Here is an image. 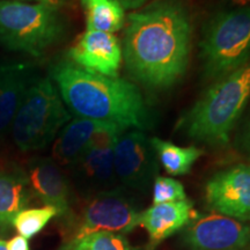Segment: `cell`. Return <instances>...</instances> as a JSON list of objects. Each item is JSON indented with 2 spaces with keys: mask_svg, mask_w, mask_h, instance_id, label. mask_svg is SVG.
I'll list each match as a JSON object with an SVG mask.
<instances>
[{
  "mask_svg": "<svg viewBox=\"0 0 250 250\" xmlns=\"http://www.w3.org/2000/svg\"><path fill=\"white\" fill-rule=\"evenodd\" d=\"M123 58L129 73L149 88L182 79L191 54L192 22L183 0H154L127 15Z\"/></svg>",
  "mask_w": 250,
  "mask_h": 250,
  "instance_id": "cell-1",
  "label": "cell"
},
{
  "mask_svg": "<svg viewBox=\"0 0 250 250\" xmlns=\"http://www.w3.org/2000/svg\"><path fill=\"white\" fill-rule=\"evenodd\" d=\"M50 76L59 95L78 117L108 122L129 130H148L152 117L140 89L118 77L92 73L71 62H56Z\"/></svg>",
  "mask_w": 250,
  "mask_h": 250,
  "instance_id": "cell-2",
  "label": "cell"
},
{
  "mask_svg": "<svg viewBox=\"0 0 250 250\" xmlns=\"http://www.w3.org/2000/svg\"><path fill=\"white\" fill-rule=\"evenodd\" d=\"M249 99L250 62L214 81L181 117L180 129L196 142L226 145Z\"/></svg>",
  "mask_w": 250,
  "mask_h": 250,
  "instance_id": "cell-3",
  "label": "cell"
},
{
  "mask_svg": "<svg viewBox=\"0 0 250 250\" xmlns=\"http://www.w3.org/2000/svg\"><path fill=\"white\" fill-rule=\"evenodd\" d=\"M65 34L59 9L44 4L0 0V44L7 50L41 57Z\"/></svg>",
  "mask_w": 250,
  "mask_h": 250,
  "instance_id": "cell-4",
  "label": "cell"
},
{
  "mask_svg": "<svg viewBox=\"0 0 250 250\" xmlns=\"http://www.w3.org/2000/svg\"><path fill=\"white\" fill-rule=\"evenodd\" d=\"M203 72L219 80L250 62V7L221 11L208 21L201 44Z\"/></svg>",
  "mask_w": 250,
  "mask_h": 250,
  "instance_id": "cell-5",
  "label": "cell"
},
{
  "mask_svg": "<svg viewBox=\"0 0 250 250\" xmlns=\"http://www.w3.org/2000/svg\"><path fill=\"white\" fill-rule=\"evenodd\" d=\"M71 121V114L50 78L35 79L12 122V136L22 152L48 146Z\"/></svg>",
  "mask_w": 250,
  "mask_h": 250,
  "instance_id": "cell-6",
  "label": "cell"
},
{
  "mask_svg": "<svg viewBox=\"0 0 250 250\" xmlns=\"http://www.w3.org/2000/svg\"><path fill=\"white\" fill-rule=\"evenodd\" d=\"M140 211L127 190L117 187L93 195L81 213L70 246L94 233L125 234L139 226Z\"/></svg>",
  "mask_w": 250,
  "mask_h": 250,
  "instance_id": "cell-7",
  "label": "cell"
},
{
  "mask_svg": "<svg viewBox=\"0 0 250 250\" xmlns=\"http://www.w3.org/2000/svg\"><path fill=\"white\" fill-rule=\"evenodd\" d=\"M114 169L117 182L127 191L147 193L158 176V158L151 138L140 130L124 131L114 148Z\"/></svg>",
  "mask_w": 250,
  "mask_h": 250,
  "instance_id": "cell-8",
  "label": "cell"
},
{
  "mask_svg": "<svg viewBox=\"0 0 250 250\" xmlns=\"http://www.w3.org/2000/svg\"><path fill=\"white\" fill-rule=\"evenodd\" d=\"M182 240L190 250H241L250 246V226L219 213L198 214L184 227Z\"/></svg>",
  "mask_w": 250,
  "mask_h": 250,
  "instance_id": "cell-9",
  "label": "cell"
},
{
  "mask_svg": "<svg viewBox=\"0 0 250 250\" xmlns=\"http://www.w3.org/2000/svg\"><path fill=\"white\" fill-rule=\"evenodd\" d=\"M124 131L126 130L121 126L101 131L94 137L72 166L80 186L87 191L96 195L117 188L114 169V148L117 137Z\"/></svg>",
  "mask_w": 250,
  "mask_h": 250,
  "instance_id": "cell-10",
  "label": "cell"
},
{
  "mask_svg": "<svg viewBox=\"0 0 250 250\" xmlns=\"http://www.w3.org/2000/svg\"><path fill=\"white\" fill-rule=\"evenodd\" d=\"M208 208L219 214L250 220V166L236 165L218 171L205 186Z\"/></svg>",
  "mask_w": 250,
  "mask_h": 250,
  "instance_id": "cell-11",
  "label": "cell"
},
{
  "mask_svg": "<svg viewBox=\"0 0 250 250\" xmlns=\"http://www.w3.org/2000/svg\"><path fill=\"white\" fill-rule=\"evenodd\" d=\"M67 55L71 62L83 70L111 78L117 77L123 61L117 37L95 30H86Z\"/></svg>",
  "mask_w": 250,
  "mask_h": 250,
  "instance_id": "cell-12",
  "label": "cell"
},
{
  "mask_svg": "<svg viewBox=\"0 0 250 250\" xmlns=\"http://www.w3.org/2000/svg\"><path fill=\"white\" fill-rule=\"evenodd\" d=\"M27 179L31 193L44 205L57 208L58 215L70 210V187L54 159L35 158L28 165Z\"/></svg>",
  "mask_w": 250,
  "mask_h": 250,
  "instance_id": "cell-13",
  "label": "cell"
},
{
  "mask_svg": "<svg viewBox=\"0 0 250 250\" xmlns=\"http://www.w3.org/2000/svg\"><path fill=\"white\" fill-rule=\"evenodd\" d=\"M197 215L190 199L153 204L140 212L139 226L147 232L149 241L158 245L186 227Z\"/></svg>",
  "mask_w": 250,
  "mask_h": 250,
  "instance_id": "cell-14",
  "label": "cell"
},
{
  "mask_svg": "<svg viewBox=\"0 0 250 250\" xmlns=\"http://www.w3.org/2000/svg\"><path fill=\"white\" fill-rule=\"evenodd\" d=\"M34 80L30 65L24 62L0 65V132L12 124Z\"/></svg>",
  "mask_w": 250,
  "mask_h": 250,
  "instance_id": "cell-15",
  "label": "cell"
},
{
  "mask_svg": "<svg viewBox=\"0 0 250 250\" xmlns=\"http://www.w3.org/2000/svg\"><path fill=\"white\" fill-rule=\"evenodd\" d=\"M114 126L120 125L81 117L71 120L56 139L52 151L55 161L62 166H73L96 134Z\"/></svg>",
  "mask_w": 250,
  "mask_h": 250,
  "instance_id": "cell-16",
  "label": "cell"
},
{
  "mask_svg": "<svg viewBox=\"0 0 250 250\" xmlns=\"http://www.w3.org/2000/svg\"><path fill=\"white\" fill-rule=\"evenodd\" d=\"M31 190L21 170L0 171V228L13 226V220L30 203Z\"/></svg>",
  "mask_w": 250,
  "mask_h": 250,
  "instance_id": "cell-17",
  "label": "cell"
},
{
  "mask_svg": "<svg viewBox=\"0 0 250 250\" xmlns=\"http://www.w3.org/2000/svg\"><path fill=\"white\" fill-rule=\"evenodd\" d=\"M86 30L114 34L125 27V9L117 0H81Z\"/></svg>",
  "mask_w": 250,
  "mask_h": 250,
  "instance_id": "cell-18",
  "label": "cell"
},
{
  "mask_svg": "<svg viewBox=\"0 0 250 250\" xmlns=\"http://www.w3.org/2000/svg\"><path fill=\"white\" fill-rule=\"evenodd\" d=\"M151 144L166 173L171 176L189 174L195 162L204 154L203 149L195 146L181 147L174 143L156 137L151 138Z\"/></svg>",
  "mask_w": 250,
  "mask_h": 250,
  "instance_id": "cell-19",
  "label": "cell"
},
{
  "mask_svg": "<svg viewBox=\"0 0 250 250\" xmlns=\"http://www.w3.org/2000/svg\"><path fill=\"white\" fill-rule=\"evenodd\" d=\"M56 215H58V211L54 206L24 208L14 218L13 226L21 236L29 240L39 234Z\"/></svg>",
  "mask_w": 250,
  "mask_h": 250,
  "instance_id": "cell-20",
  "label": "cell"
},
{
  "mask_svg": "<svg viewBox=\"0 0 250 250\" xmlns=\"http://www.w3.org/2000/svg\"><path fill=\"white\" fill-rule=\"evenodd\" d=\"M67 250H131V247L123 234L100 232L68 246Z\"/></svg>",
  "mask_w": 250,
  "mask_h": 250,
  "instance_id": "cell-21",
  "label": "cell"
},
{
  "mask_svg": "<svg viewBox=\"0 0 250 250\" xmlns=\"http://www.w3.org/2000/svg\"><path fill=\"white\" fill-rule=\"evenodd\" d=\"M188 199L183 184L171 177L158 176L153 182V204H164Z\"/></svg>",
  "mask_w": 250,
  "mask_h": 250,
  "instance_id": "cell-22",
  "label": "cell"
},
{
  "mask_svg": "<svg viewBox=\"0 0 250 250\" xmlns=\"http://www.w3.org/2000/svg\"><path fill=\"white\" fill-rule=\"evenodd\" d=\"M7 246L8 250H29L28 240L21 235L14 236L13 239L9 240V242H7Z\"/></svg>",
  "mask_w": 250,
  "mask_h": 250,
  "instance_id": "cell-23",
  "label": "cell"
},
{
  "mask_svg": "<svg viewBox=\"0 0 250 250\" xmlns=\"http://www.w3.org/2000/svg\"><path fill=\"white\" fill-rule=\"evenodd\" d=\"M117 1L126 11V9H138L143 7L147 4L149 0H117Z\"/></svg>",
  "mask_w": 250,
  "mask_h": 250,
  "instance_id": "cell-24",
  "label": "cell"
},
{
  "mask_svg": "<svg viewBox=\"0 0 250 250\" xmlns=\"http://www.w3.org/2000/svg\"><path fill=\"white\" fill-rule=\"evenodd\" d=\"M241 145L245 148V151L250 155V118L247 123L245 131H243L242 137H241Z\"/></svg>",
  "mask_w": 250,
  "mask_h": 250,
  "instance_id": "cell-25",
  "label": "cell"
},
{
  "mask_svg": "<svg viewBox=\"0 0 250 250\" xmlns=\"http://www.w3.org/2000/svg\"><path fill=\"white\" fill-rule=\"evenodd\" d=\"M15 1H35L36 4H44L48 6H52V7L59 8L61 6L65 4L66 0H15Z\"/></svg>",
  "mask_w": 250,
  "mask_h": 250,
  "instance_id": "cell-26",
  "label": "cell"
},
{
  "mask_svg": "<svg viewBox=\"0 0 250 250\" xmlns=\"http://www.w3.org/2000/svg\"><path fill=\"white\" fill-rule=\"evenodd\" d=\"M234 7H250V0H226Z\"/></svg>",
  "mask_w": 250,
  "mask_h": 250,
  "instance_id": "cell-27",
  "label": "cell"
},
{
  "mask_svg": "<svg viewBox=\"0 0 250 250\" xmlns=\"http://www.w3.org/2000/svg\"><path fill=\"white\" fill-rule=\"evenodd\" d=\"M0 250H8L7 242L4 241V240L0 239Z\"/></svg>",
  "mask_w": 250,
  "mask_h": 250,
  "instance_id": "cell-28",
  "label": "cell"
},
{
  "mask_svg": "<svg viewBox=\"0 0 250 250\" xmlns=\"http://www.w3.org/2000/svg\"><path fill=\"white\" fill-rule=\"evenodd\" d=\"M131 250H152V249H142V248H136V249H131Z\"/></svg>",
  "mask_w": 250,
  "mask_h": 250,
  "instance_id": "cell-29",
  "label": "cell"
}]
</instances>
